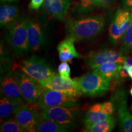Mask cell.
Returning <instances> with one entry per match:
<instances>
[{
  "mask_svg": "<svg viewBox=\"0 0 132 132\" xmlns=\"http://www.w3.org/2000/svg\"><path fill=\"white\" fill-rule=\"evenodd\" d=\"M104 25L105 19L102 15L70 20L66 23V33L67 37H73L77 41L89 40L102 32Z\"/></svg>",
  "mask_w": 132,
  "mask_h": 132,
  "instance_id": "obj_1",
  "label": "cell"
},
{
  "mask_svg": "<svg viewBox=\"0 0 132 132\" xmlns=\"http://www.w3.org/2000/svg\"><path fill=\"white\" fill-rule=\"evenodd\" d=\"M29 20L28 18H19L6 27L5 39L12 47L15 53L20 57L26 55L30 51L28 36Z\"/></svg>",
  "mask_w": 132,
  "mask_h": 132,
  "instance_id": "obj_2",
  "label": "cell"
},
{
  "mask_svg": "<svg viewBox=\"0 0 132 132\" xmlns=\"http://www.w3.org/2000/svg\"><path fill=\"white\" fill-rule=\"evenodd\" d=\"M75 79L81 94L86 96H101L110 87V82L94 70Z\"/></svg>",
  "mask_w": 132,
  "mask_h": 132,
  "instance_id": "obj_3",
  "label": "cell"
},
{
  "mask_svg": "<svg viewBox=\"0 0 132 132\" xmlns=\"http://www.w3.org/2000/svg\"><path fill=\"white\" fill-rule=\"evenodd\" d=\"M80 109L64 106H54L43 109L40 113L42 118L52 120L67 128L75 127L81 114Z\"/></svg>",
  "mask_w": 132,
  "mask_h": 132,
  "instance_id": "obj_4",
  "label": "cell"
},
{
  "mask_svg": "<svg viewBox=\"0 0 132 132\" xmlns=\"http://www.w3.org/2000/svg\"><path fill=\"white\" fill-rule=\"evenodd\" d=\"M21 70L40 84L57 74L45 59L37 56L24 59L22 62Z\"/></svg>",
  "mask_w": 132,
  "mask_h": 132,
  "instance_id": "obj_5",
  "label": "cell"
},
{
  "mask_svg": "<svg viewBox=\"0 0 132 132\" xmlns=\"http://www.w3.org/2000/svg\"><path fill=\"white\" fill-rule=\"evenodd\" d=\"M37 103L41 110L54 106L76 108L80 105L77 97L47 88H44L43 90Z\"/></svg>",
  "mask_w": 132,
  "mask_h": 132,
  "instance_id": "obj_6",
  "label": "cell"
},
{
  "mask_svg": "<svg viewBox=\"0 0 132 132\" xmlns=\"http://www.w3.org/2000/svg\"><path fill=\"white\" fill-rule=\"evenodd\" d=\"M15 75L23 100L31 105L37 103L39 97L44 89L40 82L22 70L16 72Z\"/></svg>",
  "mask_w": 132,
  "mask_h": 132,
  "instance_id": "obj_7",
  "label": "cell"
},
{
  "mask_svg": "<svg viewBox=\"0 0 132 132\" xmlns=\"http://www.w3.org/2000/svg\"><path fill=\"white\" fill-rule=\"evenodd\" d=\"M128 57L123 52H116L113 50H103L91 52L86 57V65L92 69L108 62H119L123 64Z\"/></svg>",
  "mask_w": 132,
  "mask_h": 132,
  "instance_id": "obj_8",
  "label": "cell"
},
{
  "mask_svg": "<svg viewBox=\"0 0 132 132\" xmlns=\"http://www.w3.org/2000/svg\"><path fill=\"white\" fill-rule=\"evenodd\" d=\"M132 13L128 10L119 9L117 11L109 28V40L112 45H116L121 40L131 23Z\"/></svg>",
  "mask_w": 132,
  "mask_h": 132,
  "instance_id": "obj_9",
  "label": "cell"
},
{
  "mask_svg": "<svg viewBox=\"0 0 132 132\" xmlns=\"http://www.w3.org/2000/svg\"><path fill=\"white\" fill-rule=\"evenodd\" d=\"M111 102L118 110L120 131L132 132V115L128 110L125 90H118L113 95Z\"/></svg>",
  "mask_w": 132,
  "mask_h": 132,
  "instance_id": "obj_10",
  "label": "cell"
},
{
  "mask_svg": "<svg viewBox=\"0 0 132 132\" xmlns=\"http://www.w3.org/2000/svg\"><path fill=\"white\" fill-rule=\"evenodd\" d=\"M40 85L44 88L58 90L77 98L81 95L75 78H62L58 74H56L50 80L42 82Z\"/></svg>",
  "mask_w": 132,
  "mask_h": 132,
  "instance_id": "obj_11",
  "label": "cell"
},
{
  "mask_svg": "<svg viewBox=\"0 0 132 132\" xmlns=\"http://www.w3.org/2000/svg\"><path fill=\"white\" fill-rule=\"evenodd\" d=\"M39 115L29 105L20 104L14 113V119L26 132L36 131Z\"/></svg>",
  "mask_w": 132,
  "mask_h": 132,
  "instance_id": "obj_12",
  "label": "cell"
},
{
  "mask_svg": "<svg viewBox=\"0 0 132 132\" xmlns=\"http://www.w3.org/2000/svg\"><path fill=\"white\" fill-rule=\"evenodd\" d=\"M28 43L31 52L41 50L46 44V34L44 26L36 19L29 20L28 28Z\"/></svg>",
  "mask_w": 132,
  "mask_h": 132,
  "instance_id": "obj_13",
  "label": "cell"
},
{
  "mask_svg": "<svg viewBox=\"0 0 132 132\" xmlns=\"http://www.w3.org/2000/svg\"><path fill=\"white\" fill-rule=\"evenodd\" d=\"M1 94L23 103L15 73L10 70L1 77Z\"/></svg>",
  "mask_w": 132,
  "mask_h": 132,
  "instance_id": "obj_14",
  "label": "cell"
},
{
  "mask_svg": "<svg viewBox=\"0 0 132 132\" xmlns=\"http://www.w3.org/2000/svg\"><path fill=\"white\" fill-rule=\"evenodd\" d=\"M70 5V0H44L43 6L50 15L59 20H63Z\"/></svg>",
  "mask_w": 132,
  "mask_h": 132,
  "instance_id": "obj_15",
  "label": "cell"
},
{
  "mask_svg": "<svg viewBox=\"0 0 132 132\" xmlns=\"http://www.w3.org/2000/svg\"><path fill=\"white\" fill-rule=\"evenodd\" d=\"M75 41L74 38L67 37L59 43L57 50L61 61L71 62L74 58H80L81 57L75 48Z\"/></svg>",
  "mask_w": 132,
  "mask_h": 132,
  "instance_id": "obj_16",
  "label": "cell"
},
{
  "mask_svg": "<svg viewBox=\"0 0 132 132\" xmlns=\"http://www.w3.org/2000/svg\"><path fill=\"white\" fill-rule=\"evenodd\" d=\"M122 67L123 64L119 62H108L98 66L94 69V71L110 82L115 79L119 80L120 72Z\"/></svg>",
  "mask_w": 132,
  "mask_h": 132,
  "instance_id": "obj_17",
  "label": "cell"
},
{
  "mask_svg": "<svg viewBox=\"0 0 132 132\" xmlns=\"http://www.w3.org/2000/svg\"><path fill=\"white\" fill-rule=\"evenodd\" d=\"M20 103L1 94L0 98V119L1 122L14 118V113Z\"/></svg>",
  "mask_w": 132,
  "mask_h": 132,
  "instance_id": "obj_18",
  "label": "cell"
},
{
  "mask_svg": "<svg viewBox=\"0 0 132 132\" xmlns=\"http://www.w3.org/2000/svg\"><path fill=\"white\" fill-rule=\"evenodd\" d=\"M20 10L15 5L1 4L0 7V24L7 27L19 19Z\"/></svg>",
  "mask_w": 132,
  "mask_h": 132,
  "instance_id": "obj_19",
  "label": "cell"
},
{
  "mask_svg": "<svg viewBox=\"0 0 132 132\" xmlns=\"http://www.w3.org/2000/svg\"><path fill=\"white\" fill-rule=\"evenodd\" d=\"M36 131L37 132H65L69 131L68 128L64 127L52 120L42 118L39 115Z\"/></svg>",
  "mask_w": 132,
  "mask_h": 132,
  "instance_id": "obj_20",
  "label": "cell"
},
{
  "mask_svg": "<svg viewBox=\"0 0 132 132\" xmlns=\"http://www.w3.org/2000/svg\"><path fill=\"white\" fill-rule=\"evenodd\" d=\"M109 116L106 114L102 113V111H92L89 110L86 113L85 118L83 119L84 125L85 126V130H87L90 128L91 127L93 126L97 123L100 122L102 120L106 119Z\"/></svg>",
  "mask_w": 132,
  "mask_h": 132,
  "instance_id": "obj_21",
  "label": "cell"
},
{
  "mask_svg": "<svg viewBox=\"0 0 132 132\" xmlns=\"http://www.w3.org/2000/svg\"><path fill=\"white\" fill-rule=\"evenodd\" d=\"M116 125V120L111 115L105 119L97 123L90 128L86 130L87 132H110L113 131Z\"/></svg>",
  "mask_w": 132,
  "mask_h": 132,
  "instance_id": "obj_22",
  "label": "cell"
},
{
  "mask_svg": "<svg viewBox=\"0 0 132 132\" xmlns=\"http://www.w3.org/2000/svg\"><path fill=\"white\" fill-rule=\"evenodd\" d=\"M97 7L96 0H79L75 11L80 15L87 14Z\"/></svg>",
  "mask_w": 132,
  "mask_h": 132,
  "instance_id": "obj_23",
  "label": "cell"
},
{
  "mask_svg": "<svg viewBox=\"0 0 132 132\" xmlns=\"http://www.w3.org/2000/svg\"><path fill=\"white\" fill-rule=\"evenodd\" d=\"M121 40V52L127 54L132 50V19L131 23L125 32Z\"/></svg>",
  "mask_w": 132,
  "mask_h": 132,
  "instance_id": "obj_24",
  "label": "cell"
},
{
  "mask_svg": "<svg viewBox=\"0 0 132 132\" xmlns=\"http://www.w3.org/2000/svg\"><path fill=\"white\" fill-rule=\"evenodd\" d=\"M0 131L1 132H26L14 118L2 122L0 126Z\"/></svg>",
  "mask_w": 132,
  "mask_h": 132,
  "instance_id": "obj_25",
  "label": "cell"
},
{
  "mask_svg": "<svg viewBox=\"0 0 132 132\" xmlns=\"http://www.w3.org/2000/svg\"><path fill=\"white\" fill-rule=\"evenodd\" d=\"M57 71L59 75L62 78H70V68L67 62H62L58 66Z\"/></svg>",
  "mask_w": 132,
  "mask_h": 132,
  "instance_id": "obj_26",
  "label": "cell"
},
{
  "mask_svg": "<svg viewBox=\"0 0 132 132\" xmlns=\"http://www.w3.org/2000/svg\"><path fill=\"white\" fill-rule=\"evenodd\" d=\"M115 108V106L113 102H107L102 103L101 111L106 114L113 115Z\"/></svg>",
  "mask_w": 132,
  "mask_h": 132,
  "instance_id": "obj_27",
  "label": "cell"
},
{
  "mask_svg": "<svg viewBox=\"0 0 132 132\" xmlns=\"http://www.w3.org/2000/svg\"><path fill=\"white\" fill-rule=\"evenodd\" d=\"M44 0H31L29 4V7L31 10L37 11L44 4Z\"/></svg>",
  "mask_w": 132,
  "mask_h": 132,
  "instance_id": "obj_28",
  "label": "cell"
},
{
  "mask_svg": "<svg viewBox=\"0 0 132 132\" xmlns=\"http://www.w3.org/2000/svg\"><path fill=\"white\" fill-rule=\"evenodd\" d=\"M97 7H107L114 2V0H96Z\"/></svg>",
  "mask_w": 132,
  "mask_h": 132,
  "instance_id": "obj_29",
  "label": "cell"
},
{
  "mask_svg": "<svg viewBox=\"0 0 132 132\" xmlns=\"http://www.w3.org/2000/svg\"><path fill=\"white\" fill-rule=\"evenodd\" d=\"M122 3L127 10L132 11V0H122Z\"/></svg>",
  "mask_w": 132,
  "mask_h": 132,
  "instance_id": "obj_30",
  "label": "cell"
},
{
  "mask_svg": "<svg viewBox=\"0 0 132 132\" xmlns=\"http://www.w3.org/2000/svg\"><path fill=\"white\" fill-rule=\"evenodd\" d=\"M132 65V57H129V58H127V59L126 60L124 63L123 64V68H127V67H128L129 65Z\"/></svg>",
  "mask_w": 132,
  "mask_h": 132,
  "instance_id": "obj_31",
  "label": "cell"
},
{
  "mask_svg": "<svg viewBox=\"0 0 132 132\" xmlns=\"http://www.w3.org/2000/svg\"><path fill=\"white\" fill-rule=\"evenodd\" d=\"M123 69H124V68H123ZM125 69H126V70H127L128 76H129V77H130V78L132 79V65H129L128 67H127V68H125Z\"/></svg>",
  "mask_w": 132,
  "mask_h": 132,
  "instance_id": "obj_32",
  "label": "cell"
},
{
  "mask_svg": "<svg viewBox=\"0 0 132 132\" xmlns=\"http://www.w3.org/2000/svg\"><path fill=\"white\" fill-rule=\"evenodd\" d=\"M1 1H7V2H12V1H15L17 0H1Z\"/></svg>",
  "mask_w": 132,
  "mask_h": 132,
  "instance_id": "obj_33",
  "label": "cell"
},
{
  "mask_svg": "<svg viewBox=\"0 0 132 132\" xmlns=\"http://www.w3.org/2000/svg\"><path fill=\"white\" fill-rule=\"evenodd\" d=\"M130 94H131V97H132V85H131V89H130ZM131 110H132V106H131Z\"/></svg>",
  "mask_w": 132,
  "mask_h": 132,
  "instance_id": "obj_34",
  "label": "cell"
},
{
  "mask_svg": "<svg viewBox=\"0 0 132 132\" xmlns=\"http://www.w3.org/2000/svg\"><path fill=\"white\" fill-rule=\"evenodd\" d=\"M131 12H132V11H131Z\"/></svg>",
  "mask_w": 132,
  "mask_h": 132,
  "instance_id": "obj_35",
  "label": "cell"
}]
</instances>
